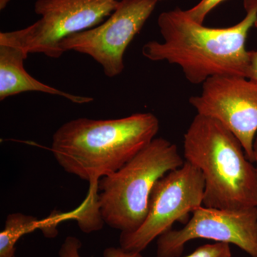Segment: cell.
<instances>
[{"label":"cell","mask_w":257,"mask_h":257,"mask_svg":"<svg viewBox=\"0 0 257 257\" xmlns=\"http://www.w3.org/2000/svg\"><path fill=\"white\" fill-rule=\"evenodd\" d=\"M245 18L234 26L211 28L194 22L185 10L164 12L159 16L162 42L144 45L145 58L175 64L194 84H202L216 76H238L247 78L248 31L257 19V8L246 10Z\"/></svg>","instance_id":"cell-1"},{"label":"cell","mask_w":257,"mask_h":257,"mask_svg":"<svg viewBox=\"0 0 257 257\" xmlns=\"http://www.w3.org/2000/svg\"><path fill=\"white\" fill-rule=\"evenodd\" d=\"M160 121L152 113L115 119L79 118L54 134V157L67 173L88 182L117 172L155 138Z\"/></svg>","instance_id":"cell-2"},{"label":"cell","mask_w":257,"mask_h":257,"mask_svg":"<svg viewBox=\"0 0 257 257\" xmlns=\"http://www.w3.org/2000/svg\"><path fill=\"white\" fill-rule=\"evenodd\" d=\"M184 157L204 177L203 206L257 207L256 166L239 140L219 121L197 114L184 135Z\"/></svg>","instance_id":"cell-3"},{"label":"cell","mask_w":257,"mask_h":257,"mask_svg":"<svg viewBox=\"0 0 257 257\" xmlns=\"http://www.w3.org/2000/svg\"><path fill=\"white\" fill-rule=\"evenodd\" d=\"M184 164L177 145L166 139H154L117 172L99 180L104 223L121 233L136 231L145 220L157 181Z\"/></svg>","instance_id":"cell-4"},{"label":"cell","mask_w":257,"mask_h":257,"mask_svg":"<svg viewBox=\"0 0 257 257\" xmlns=\"http://www.w3.org/2000/svg\"><path fill=\"white\" fill-rule=\"evenodd\" d=\"M118 0H37L40 16L27 28L0 33V45L60 58L61 43L69 37L97 26L113 13Z\"/></svg>","instance_id":"cell-5"},{"label":"cell","mask_w":257,"mask_h":257,"mask_svg":"<svg viewBox=\"0 0 257 257\" xmlns=\"http://www.w3.org/2000/svg\"><path fill=\"white\" fill-rule=\"evenodd\" d=\"M204 177L200 171L187 162L167 173L152 189L148 212L136 231L121 233L120 246L140 252L169 230L176 221L187 223L189 214L203 206Z\"/></svg>","instance_id":"cell-6"},{"label":"cell","mask_w":257,"mask_h":257,"mask_svg":"<svg viewBox=\"0 0 257 257\" xmlns=\"http://www.w3.org/2000/svg\"><path fill=\"white\" fill-rule=\"evenodd\" d=\"M157 0H119L113 13L97 26L75 34L61 43L64 52L74 51L92 57L109 77L124 69L126 49L141 31Z\"/></svg>","instance_id":"cell-7"},{"label":"cell","mask_w":257,"mask_h":257,"mask_svg":"<svg viewBox=\"0 0 257 257\" xmlns=\"http://www.w3.org/2000/svg\"><path fill=\"white\" fill-rule=\"evenodd\" d=\"M199 95L189 104L197 114L212 118L227 128L254 163L253 144L257 133V82L238 76H216L202 84Z\"/></svg>","instance_id":"cell-8"},{"label":"cell","mask_w":257,"mask_h":257,"mask_svg":"<svg viewBox=\"0 0 257 257\" xmlns=\"http://www.w3.org/2000/svg\"><path fill=\"white\" fill-rule=\"evenodd\" d=\"M197 239L234 244L248 256L257 257V207L225 209L202 206L193 211L182 229L161 235L157 257H179L185 245Z\"/></svg>","instance_id":"cell-9"},{"label":"cell","mask_w":257,"mask_h":257,"mask_svg":"<svg viewBox=\"0 0 257 257\" xmlns=\"http://www.w3.org/2000/svg\"><path fill=\"white\" fill-rule=\"evenodd\" d=\"M28 56L16 47L0 45V100L30 92L62 96L75 104H87L94 100L90 96L65 92L34 78L24 67Z\"/></svg>","instance_id":"cell-10"},{"label":"cell","mask_w":257,"mask_h":257,"mask_svg":"<svg viewBox=\"0 0 257 257\" xmlns=\"http://www.w3.org/2000/svg\"><path fill=\"white\" fill-rule=\"evenodd\" d=\"M40 221L35 216L22 213L10 214L0 233V257H15V246L22 236L40 229Z\"/></svg>","instance_id":"cell-11"},{"label":"cell","mask_w":257,"mask_h":257,"mask_svg":"<svg viewBox=\"0 0 257 257\" xmlns=\"http://www.w3.org/2000/svg\"><path fill=\"white\" fill-rule=\"evenodd\" d=\"M99 186V181L89 182L85 200L80 207L68 213V218L77 221L80 229L85 233L99 231L104 224L100 210Z\"/></svg>","instance_id":"cell-12"},{"label":"cell","mask_w":257,"mask_h":257,"mask_svg":"<svg viewBox=\"0 0 257 257\" xmlns=\"http://www.w3.org/2000/svg\"><path fill=\"white\" fill-rule=\"evenodd\" d=\"M81 247L82 243L79 239L74 236H67L60 246L58 257H82L79 253ZM104 257H143V255L140 252L126 251L120 246L106 248Z\"/></svg>","instance_id":"cell-13"},{"label":"cell","mask_w":257,"mask_h":257,"mask_svg":"<svg viewBox=\"0 0 257 257\" xmlns=\"http://www.w3.org/2000/svg\"><path fill=\"white\" fill-rule=\"evenodd\" d=\"M185 257H231V251L229 243H207Z\"/></svg>","instance_id":"cell-14"},{"label":"cell","mask_w":257,"mask_h":257,"mask_svg":"<svg viewBox=\"0 0 257 257\" xmlns=\"http://www.w3.org/2000/svg\"><path fill=\"white\" fill-rule=\"evenodd\" d=\"M223 1L224 0H201L191 9L185 10V13L194 22L203 24L209 13Z\"/></svg>","instance_id":"cell-15"},{"label":"cell","mask_w":257,"mask_h":257,"mask_svg":"<svg viewBox=\"0 0 257 257\" xmlns=\"http://www.w3.org/2000/svg\"><path fill=\"white\" fill-rule=\"evenodd\" d=\"M247 78L257 82V51H248Z\"/></svg>","instance_id":"cell-16"},{"label":"cell","mask_w":257,"mask_h":257,"mask_svg":"<svg viewBox=\"0 0 257 257\" xmlns=\"http://www.w3.org/2000/svg\"><path fill=\"white\" fill-rule=\"evenodd\" d=\"M243 6L246 10L251 9V8H257V0H244Z\"/></svg>","instance_id":"cell-17"},{"label":"cell","mask_w":257,"mask_h":257,"mask_svg":"<svg viewBox=\"0 0 257 257\" xmlns=\"http://www.w3.org/2000/svg\"><path fill=\"white\" fill-rule=\"evenodd\" d=\"M253 154H254V162L256 163L257 170V135L255 139L254 144H253Z\"/></svg>","instance_id":"cell-18"},{"label":"cell","mask_w":257,"mask_h":257,"mask_svg":"<svg viewBox=\"0 0 257 257\" xmlns=\"http://www.w3.org/2000/svg\"><path fill=\"white\" fill-rule=\"evenodd\" d=\"M11 0H0V10H3L7 8Z\"/></svg>","instance_id":"cell-19"},{"label":"cell","mask_w":257,"mask_h":257,"mask_svg":"<svg viewBox=\"0 0 257 257\" xmlns=\"http://www.w3.org/2000/svg\"><path fill=\"white\" fill-rule=\"evenodd\" d=\"M253 26H254L255 28H256L257 29V19H256V22H255L254 25H253Z\"/></svg>","instance_id":"cell-20"},{"label":"cell","mask_w":257,"mask_h":257,"mask_svg":"<svg viewBox=\"0 0 257 257\" xmlns=\"http://www.w3.org/2000/svg\"><path fill=\"white\" fill-rule=\"evenodd\" d=\"M118 1H119V0H118ZM157 1H166V0H157Z\"/></svg>","instance_id":"cell-21"}]
</instances>
